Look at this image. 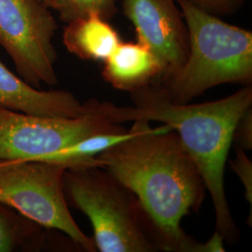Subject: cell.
Masks as SVG:
<instances>
[{
    "label": "cell",
    "instance_id": "17",
    "mask_svg": "<svg viewBox=\"0 0 252 252\" xmlns=\"http://www.w3.org/2000/svg\"><path fill=\"white\" fill-rule=\"evenodd\" d=\"M233 141L244 151L252 149V109L248 108L237 122L234 128Z\"/></svg>",
    "mask_w": 252,
    "mask_h": 252
},
{
    "label": "cell",
    "instance_id": "16",
    "mask_svg": "<svg viewBox=\"0 0 252 252\" xmlns=\"http://www.w3.org/2000/svg\"><path fill=\"white\" fill-rule=\"evenodd\" d=\"M232 169L238 176L242 182L246 198L250 205L252 204V163L243 149L236 147V157L234 162H231Z\"/></svg>",
    "mask_w": 252,
    "mask_h": 252
},
{
    "label": "cell",
    "instance_id": "15",
    "mask_svg": "<svg viewBox=\"0 0 252 252\" xmlns=\"http://www.w3.org/2000/svg\"><path fill=\"white\" fill-rule=\"evenodd\" d=\"M199 9L214 16H229L242 8L244 0H189Z\"/></svg>",
    "mask_w": 252,
    "mask_h": 252
},
{
    "label": "cell",
    "instance_id": "2",
    "mask_svg": "<svg viewBox=\"0 0 252 252\" xmlns=\"http://www.w3.org/2000/svg\"><path fill=\"white\" fill-rule=\"evenodd\" d=\"M133 107H117L101 102L105 117L113 124L160 122L170 126L195 163L216 213L217 232L229 242L236 236L224 187V169L234 128L252 107V85L211 102L180 104L170 98L162 84L151 83L131 92Z\"/></svg>",
    "mask_w": 252,
    "mask_h": 252
},
{
    "label": "cell",
    "instance_id": "6",
    "mask_svg": "<svg viewBox=\"0 0 252 252\" xmlns=\"http://www.w3.org/2000/svg\"><path fill=\"white\" fill-rule=\"evenodd\" d=\"M78 117H41L0 108V160H35L98 133L126 131L105 117L99 101Z\"/></svg>",
    "mask_w": 252,
    "mask_h": 252
},
{
    "label": "cell",
    "instance_id": "10",
    "mask_svg": "<svg viewBox=\"0 0 252 252\" xmlns=\"http://www.w3.org/2000/svg\"><path fill=\"white\" fill-rule=\"evenodd\" d=\"M162 67L143 43L121 42L104 62L102 76L118 90L133 92L162 79Z\"/></svg>",
    "mask_w": 252,
    "mask_h": 252
},
{
    "label": "cell",
    "instance_id": "7",
    "mask_svg": "<svg viewBox=\"0 0 252 252\" xmlns=\"http://www.w3.org/2000/svg\"><path fill=\"white\" fill-rule=\"evenodd\" d=\"M57 23L39 0H0V45L19 76L35 88L57 84Z\"/></svg>",
    "mask_w": 252,
    "mask_h": 252
},
{
    "label": "cell",
    "instance_id": "1",
    "mask_svg": "<svg viewBox=\"0 0 252 252\" xmlns=\"http://www.w3.org/2000/svg\"><path fill=\"white\" fill-rule=\"evenodd\" d=\"M135 133L96 159L137 197L155 232L159 250L175 252H222L223 238L217 232L207 243L191 239L181 228L183 217L197 210L205 184L178 134L167 125L153 128L149 122L133 124Z\"/></svg>",
    "mask_w": 252,
    "mask_h": 252
},
{
    "label": "cell",
    "instance_id": "13",
    "mask_svg": "<svg viewBox=\"0 0 252 252\" xmlns=\"http://www.w3.org/2000/svg\"><path fill=\"white\" fill-rule=\"evenodd\" d=\"M41 226L0 203V252L29 251L38 244Z\"/></svg>",
    "mask_w": 252,
    "mask_h": 252
},
{
    "label": "cell",
    "instance_id": "9",
    "mask_svg": "<svg viewBox=\"0 0 252 252\" xmlns=\"http://www.w3.org/2000/svg\"><path fill=\"white\" fill-rule=\"evenodd\" d=\"M0 108L29 115L74 118L85 110L72 93L63 90H38L0 62Z\"/></svg>",
    "mask_w": 252,
    "mask_h": 252
},
{
    "label": "cell",
    "instance_id": "8",
    "mask_svg": "<svg viewBox=\"0 0 252 252\" xmlns=\"http://www.w3.org/2000/svg\"><path fill=\"white\" fill-rule=\"evenodd\" d=\"M137 41L147 46L162 67V81L179 71L189 53V35L177 0H123Z\"/></svg>",
    "mask_w": 252,
    "mask_h": 252
},
{
    "label": "cell",
    "instance_id": "5",
    "mask_svg": "<svg viewBox=\"0 0 252 252\" xmlns=\"http://www.w3.org/2000/svg\"><path fill=\"white\" fill-rule=\"evenodd\" d=\"M65 168L36 160H0V203L41 227L66 234L87 252H94V239L73 218L63 190Z\"/></svg>",
    "mask_w": 252,
    "mask_h": 252
},
{
    "label": "cell",
    "instance_id": "3",
    "mask_svg": "<svg viewBox=\"0 0 252 252\" xmlns=\"http://www.w3.org/2000/svg\"><path fill=\"white\" fill-rule=\"evenodd\" d=\"M189 35V53L179 71L163 86L176 103H189L225 83L251 85L252 32L227 24L189 0H177Z\"/></svg>",
    "mask_w": 252,
    "mask_h": 252
},
{
    "label": "cell",
    "instance_id": "11",
    "mask_svg": "<svg viewBox=\"0 0 252 252\" xmlns=\"http://www.w3.org/2000/svg\"><path fill=\"white\" fill-rule=\"evenodd\" d=\"M63 42L69 53L82 60L105 62L122 41L108 20L91 12L67 24Z\"/></svg>",
    "mask_w": 252,
    "mask_h": 252
},
{
    "label": "cell",
    "instance_id": "12",
    "mask_svg": "<svg viewBox=\"0 0 252 252\" xmlns=\"http://www.w3.org/2000/svg\"><path fill=\"white\" fill-rule=\"evenodd\" d=\"M134 133L135 128L132 126L131 129L126 131L94 134L63 150L42 156L35 160L57 163L63 166L65 169L85 166L100 167V163L96 157L109 148L129 138L134 135Z\"/></svg>",
    "mask_w": 252,
    "mask_h": 252
},
{
    "label": "cell",
    "instance_id": "4",
    "mask_svg": "<svg viewBox=\"0 0 252 252\" xmlns=\"http://www.w3.org/2000/svg\"><path fill=\"white\" fill-rule=\"evenodd\" d=\"M63 190L90 220L94 242L101 252H151L159 250L146 234L144 220L130 190L98 166L66 168Z\"/></svg>",
    "mask_w": 252,
    "mask_h": 252
},
{
    "label": "cell",
    "instance_id": "14",
    "mask_svg": "<svg viewBox=\"0 0 252 252\" xmlns=\"http://www.w3.org/2000/svg\"><path fill=\"white\" fill-rule=\"evenodd\" d=\"M48 9H54L60 19L68 24L75 19L96 12L109 20L117 14L116 0H39Z\"/></svg>",
    "mask_w": 252,
    "mask_h": 252
}]
</instances>
